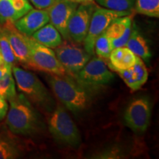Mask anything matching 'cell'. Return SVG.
<instances>
[{
  "label": "cell",
  "instance_id": "1",
  "mask_svg": "<svg viewBox=\"0 0 159 159\" xmlns=\"http://www.w3.org/2000/svg\"><path fill=\"white\" fill-rule=\"evenodd\" d=\"M10 108L7 113V123L13 134L31 136L41 128V122L36 111L23 94L16 95L9 100Z\"/></svg>",
  "mask_w": 159,
  "mask_h": 159
},
{
  "label": "cell",
  "instance_id": "2",
  "mask_svg": "<svg viewBox=\"0 0 159 159\" xmlns=\"http://www.w3.org/2000/svg\"><path fill=\"white\" fill-rule=\"evenodd\" d=\"M47 82L60 102L71 112H80L88 105V93L73 77L49 74Z\"/></svg>",
  "mask_w": 159,
  "mask_h": 159
},
{
  "label": "cell",
  "instance_id": "3",
  "mask_svg": "<svg viewBox=\"0 0 159 159\" xmlns=\"http://www.w3.org/2000/svg\"><path fill=\"white\" fill-rule=\"evenodd\" d=\"M49 130L55 140L61 144L76 148L81 142L80 131L68 113L57 105L48 119Z\"/></svg>",
  "mask_w": 159,
  "mask_h": 159
},
{
  "label": "cell",
  "instance_id": "4",
  "mask_svg": "<svg viewBox=\"0 0 159 159\" xmlns=\"http://www.w3.org/2000/svg\"><path fill=\"white\" fill-rule=\"evenodd\" d=\"M12 73L19 91L29 100L44 108L50 106L52 102L50 94L36 75L15 65L12 67Z\"/></svg>",
  "mask_w": 159,
  "mask_h": 159
},
{
  "label": "cell",
  "instance_id": "5",
  "mask_svg": "<svg viewBox=\"0 0 159 159\" xmlns=\"http://www.w3.org/2000/svg\"><path fill=\"white\" fill-rule=\"evenodd\" d=\"M25 38L29 47L28 67L48 74L67 75L63 66L57 60L55 51L52 50V49L40 44L30 36L25 35Z\"/></svg>",
  "mask_w": 159,
  "mask_h": 159
},
{
  "label": "cell",
  "instance_id": "6",
  "mask_svg": "<svg viewBox=\"0 0 159 159\" xmlns=\"http://www.w3.org/2000/svg\"><path fill=\"white\" fill-rule=\"evenodd\" d=\"M132 14V11H116L105 7H96L91 17L88 34L84 41V49L91 55L94 54V43L97 38L106 30L116 18Z\"/></svg>",
  "mask_w": 159,
  "mask_h": 159
},
{
  "label": "cell",
  "instance_id": "7",
  "mask_svg": "<svg viewBox=\"0 0 159 159\" xmlns=\"http://www.w3.org/2000/svg\"><path fill=\"white\" fill-rule=\"evenodd\" d=\"M55 52L67 74L74 78L92 56L84 48L67 40L55 49Z\"/></svg>",
  "mask_w": 159,
  "mask_h": 159
},
{
  "label": "cell",
  "instance_id": "8",
  "mask_svg": "<svg viewBox=\"0 0 159 159\" xmlns=\"http://www.w3.org/2000/svg\"><path fill=\"white\" fill-rule=\"evenodd\" d=\"M114 77L103 59L94 57L89 60L75 78L83 86H99L110 83Z\"/></svg>",
  "mask_w": 159,
  "mask_h": 159
},
{
  "label": "cell",
  "instance_id": "9",
  "mask_svg": "<svg viewBox=\"0 0 159 159\" xmlns=\"http://www.w3.org/2000/svg\"><path fill=\"white\" fill-rule=\"evenodd\" d=\"M150 102L144 97L132 101L124 114L125 124L136 134H142L147 130L150 125Z\"/></svg>",
  "mask_w": 159,
  "mask_h": 159
},
{
  "label": "cell",
  "instance_id": "10",
  "mask_svg": "<svg viewBox=\"0 0 159 159\" xmlns=\"http://www.w3.org/2000/svg\"><path fill=\"white\" fill-rule=\"evenodd\" d=\"M96 7L94 2L77 6L68 24L67 30L70 41L77 43L83 42L88 34L91 17Z\"/></svg>",
  "mask_w": 159,
  "mask_h": 159
},
{
  "label": "cell",
  "instance_id": "11",
  "mask_svg": "<svg viewBox=\"0 0 159 159\" xmlns=\"http://www.w3.org/2000/svg\"><path fill=\"white\" fill-rule=\"evenodd\" d=\"M79 4L60 0L47 10L49 17V23L56 28L64 40L70 41L68 35V24Z\"/></svg>",
  "mask_w": 159,
  "mask_h": 159
},
{
  "label": "cell",
  "instance_id": "12",
  "mask_svg": "<svg viewBox=\"0 0 159 159\" xmlns=\"http://www.w3.org/2000/svg\"><path fill=\"white\" fill-rule=\"evenodd\" d=\"M49 22L47 10L31 9L13 23L18 31L27 36H31L38 30Z\"/></svg>",
  "mask_w": 159,
  "mask_h": 159
},
{
  "label": "cell",
  "instance_id": "13",
  "mask_svg": "<svg viewBox=\"0 0 159 159\" xmlns=\"http://www.w3.org/2000/svg\"><path fill=\"white\" fill-rule=\"evenodd\" d=\"M132 14L114 19L104 33L111 39L113 47H125L130 37L132 28Z\"/></svg>",
  "mask_w": 159,
  "mask_h": 159
},
{
  "label": "cell",
  "instance_id": "14",
  "mask_svg": "<svg viewBox=\"0 0 159 159\" xmlns=\"http://www.w3.org/2000/svg\"><path fill=\"white\" fill-rule=\"evenodd\" d=\"M3 30L8 39L11 48L17 61L26 66L29 63V47L26 41L25 35L15 28L13 23L5 24Z\"/></svg>",
  "mask_w": 159,
  "mask_h": 159
},
{
  "label": "cell",
  "instance_id": "15",
  "mask_svg": "<svg viewBox=\"0 0 159 159\" xmlns=\"http://www.w3.org/2000/svg\"><path fill=\"white\" fill-rule=\"evenodd\" d=\"M116 72L132 91L139 90L142 88L148 81L149 75L144 61L137 56L133 66Z\"/></svg>",
  "mask_w": 159,
  "mask_h": 159
},
{
  "label": "cell",
  "instance_id": "16",
  "mask_svg": "<svg viewBox=\"0 0 159 159\" xmlns=\"http://www.w3.org/2000/svg\"><path fill=\"white\" fill-rule=\"evenodd\" d=\"M125 47L128 48L134 53L136 56L139 57L144 61L149 62L150 61L151 53L148 44L146 39L139 31L136 24L132 25L130 37L125 43Z\"/></svg>",
  "mask_w": 159,
  "mask_h": 159
},
{
  "label": "cell",
  "instance_id": "17",
  "mask_svg": "<svg viewBox=\"0 0 159 159\" xmlns=\"http://www.w3.org/2000/svg\"><path fill=\"white\" fill-rule=\"evenodd\" d=\"M30 37L40 44L50 49H55L63 41L61 33L49 22L38 30Z\"/></svg>",
  "mask_w": 159,
  "mask_h": 159
},
{
  "label": "cell",
  "instance_id": "18",
  "mask_svg": "<svg viewBox=\"0 0 159 159\" xmlns=\"http://www.w3.org/2000/svg\"><path fill=\"white\" fill-rule=\"evenodd\" d=\"M136 56L126 47L114 48L111 52L109 67L115 71L130 68L136 62Z\"/></svg>",
  "mask_w": 159,
  "mask_h": 159
},
{
  "label": "cell",
  "instance_id": "19",
  "mask_svg": "<svg viewBox=\"0 0 159 159\" xmlns=\"http://www.w3.org/2000/svg\"><path fill=\"white\" fill-rule=\"evenodd\" d=\"M135 11L149 17H159V0H136Z\"/></svg>",
  "mask_w": 159,
  "mask_h": 159
},
{
  "label": "cell",
  "instance_id": "20",
  "mask_svg": "<svg viewBox=\"0 0 159 159\" xmlns=\"http://www.w3.org/2000/svg\"><path fill=\"white\" fill-rule=\"evenodd\" d=\"M19 156V150L16 143L0 134V159H14Z\"/></svg>",
  "mask_w": 159,
  "mask_h": 159
},
{
  "label": "cell",
  "instance_id": "21",
  "mask_svg": "<svg viewBox=\"0 0 159 159\" xmlns=\"http://www.w3.org/2000/svg\"><path fill=\"white\" fill-rule=\"evenodd\" d=\"M0 52L5 65L12 69V67L15 65L16 59L2 28L0 29Z\"/></svg>",
  "mask_w": 159,
  "mask_h": 159
},
{
  "label": "cell",
  "instance_id": "22",
  "mask_svg": "<svg viewBox=\"0 0 159 159\" xmlns=\"http://www.w3.org/2000/svg\"><path fill=\"white\" fill-rule=\"evenodd\" d=\"M114 49L111 43V39L103 33L97 38L94 43V52L99 57L109 59L111 52Z\"/></svg>",
  "mask_w": 159,
  "mask_h": 159
},
{
  "label": "cell",
  "instance_id": "23",
  "mask_svg": "<svg viewBox=\"0 0 159 159\" xmlns=\"http://www.w3.org/2000/svg\"><path fill=\"white\" fill-rule=\"evenodd\" d=\"M136 0H95L105 8L116 11H132Z\"/></svg>",
  "mask_w": 159,
  "mask_h": 159
},
{
  "label": "cell",
  "instance_id": "24",
  "mask_svg": "<svg viewBox=\"0 0 159 159\" xmlns=\"http://www.w3.org/2000/svg\"><path fill=\"white\" fill-rule=\"evenodd\" d=\"M0 94L9 101L16 95L15 80L13 79L12 71H8L2 79L0 80Z\"/></svg>",
  "mask_w": 159,
  "mask_h": 159
},
{
  "label": "cell",
  "instance_id": "25",
  "mask_svg": "<svg viewBox=\"0 0 159 159\" xmlns=\"http://www.w3.org/2000/svg\"><path fill=\"white\" fill-rule=\"evenodd\" d=\"M19 19L11 0H0V23H14Z\"/></svg>",
  "mask_w": 159,
  "mask_h": 159
},
{
  "label": "cell",
  "instance_id": "26",
  "mask_svg": "<svg viewBox=\"0 0 159 159\" xmlns=\"http://www.w3.org/2000/svg\"><path fill=\"white\" fill-rule=\"evenodd\" d=\"M11 2L16 12L19 19L25 15L31 9H33V6L29 0H11Z\"/></svg>",
  "mask_w": 159,
  "mask_h": 159
},
{
  "label": "cell",
  "instance_id": "27",
  "mask_svg": "<svg viewBox=\"0 0 159 159\" xmlns=\"http://www.w3.org/2000/svg\"><path fill=\"white\" fill-rule=\"evenodd\" d=\"M37 9L47 10L60 0H29Z\"/></svg>",
  "mask_w": 159,
  "mask_h": 159
},
{
  "label": "cell",
  "instance_id": "28",
  "mask_svg": "<svg viewBox=\"0 0 159 159\" xmlns=\"http://www.w3.org/2000/svg\"><path fill=\"white\" fill-rule=\"evenodd\" d=\"M8 111V104L7 100L2 95L0 94V122L2 121L7 115Z\"/></svg>",
  "mask_w": 159,
  "mask_h": 159
},
{
  "label": "cell",
  "instance_id": "29",
  "mask_svg": "<svg viewBox=\"0 0 159 159\" xmlns=\"http://www.w3.org/2000/svg\"><path fill=\"white\" fill-rule=\"evenodd\" d=\"M8 71H12V69L7 66H0V80L2 79L3 77L5 76L6 73Z\"/></svg>",
  "mask_w": 159,
  "mask_h": 159
},
{
  "label": "cell",
  "instance_id": "30",
  "mask_svg": "<svg viewBox=\"0 0 159 159\" xmlns=\"http://www.w3.org/2000/svg\"><path fill=\"white\" fill-rule=\"evenodd\" d=\"M69 1L77 3V4H79V5H80V4L94 3L95 2V0H69Z\"/></svg>",
  "mask_w": 159,
  "mask_h": 159
},
{
  "label": "cell",
  "instance_id": "31",
  "mask_svg": "<svg viewBox=\"0 0 159 159\" xmlns=\"http://www.w3.org/2000/svg\"><path fill=\"white\" fill-rule=\"evenodd\" d=\"M6 66L5 63V61H4L3 57L2 56L1 52H0V66Z\"/></svg>",
  "mask_w": 159,
  "mask_h": 159
}]
</instances>
